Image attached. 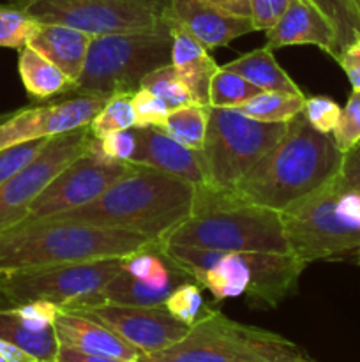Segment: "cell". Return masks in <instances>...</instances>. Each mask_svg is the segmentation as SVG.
Segmentation results:
<instances>
[{
  "instance_id": "1",
  "label": "cell",
  "mask_w": 360,
  "mask_h": 362,
  "mask_svg": "<svg viewBox=\"0 0 360 362\" xmlns=\"http://www.w3.org/2000/svg\"><path fill=\"white\" fill-rule=\"evenodd\" d=\"M342 156L332 134L314 129L300 112L288 122L284 136L233 191L221 197L282 212L334 179L341 170Z\"/></svg>"
},
{
  "instance_id": "2",
  "label": "cell",
  "mask_w": 360,
  "mask_h": 362,
  "mask_svg": "<svg viewBox=\"0 0 360 362\" xmlns=\"http://www.w3.org/2000/svg\"><path fill=\"white\" fill-rule=\"evenodd\" d=\"M194 197V184L150 166L134 165L90 204L52 218L120 228L164 240L193 214Z\"/></svg>"
},
{
  "instance_id": "3",
  "label": "cell",
  "mask_w": 360,
  "mask_h": 362,
  "mask_svg": "<svg viewBox=\"0 0 360 362\" xmlns=\"http://www.w3.org/2000/svg\"><path fill=\"white\" fill-rule=\"evenodd\" d=\"M159 253L207 288L214 300L247 296L258 308H275L295 292L306 267L292 253H219L161 243Z\"/></svg>"
},
{
  "instance_id": "4",
  "label": "cell",
  "mask_w": 360,
  "mask_h": 362,
  "mask_svg": "<svg viewBox=\"0 0 360 362\" xmlns=\"http://www.w3.org/2000/svg\"><path fill=\"white\" fill-rule=\"evenodd\" d=\"M141 233L44 218L21 221L0 232V267L7 271L76 262L124 258L161 246Z\"/></svg>"
},
{
  "instance_id": "5",
  "label": "cell",
  "mask_w": 360,
  "mask_h": 362,
  "mask_svg": "<svg viewBox=\"0 0 360 362\" xmlns=\"http://www.w3.org/2000/svg\"><path fill=\"white\" fill-rule=\"evenodd\" d=\"M162 243L219 253H289L281 214L196 187L193 214Z\"/></svg>"
},
{
  "instance_id": "6",
  "label": "cell",
  "mask_w": 360,
  "mask_h": 362,
  "mask_svg": "<svg viewBox=\"0 0 360 362\" xmlns=\"http://www.w3.org/2000/svg\"><path fill=\"white\" fill-rule=\"evenodd\" d=\"M279 214L289 253L304 267L360 250V191L342 187L337 175Z\"/></svg>"
},
{
  "instance_id": "7",
  "label": "cell",
  "mask_w": 360,
  "mask_h": 362,
  "mask_svg": "<svg viewBox=\"0 0 360 362\" xmlns=\"http://www.w3.org/2000/svg\"><path fill=\"white\" fill-rule=\"evenodd\" d=\"M141 357L148 362H314L284 336L240 324L208 308L186 338Z\"/></svg>"
},
{
  "instance_id": "8",
  "label": "cell",
  "mask_w": 360,
  "mask_h": 362,
  "mask_svg": "<svg viewBox=\"0 0 360 362\" xmlns=\"http://www.w3.org/2000/svg\"><path fill=\"white\" fill-rule=\"evenodd\" d=\"M172 30L162 16L152 28L92 37L73 92L104 95L136 92L148 73L172 64Z\"/></svg>"
},
{
  "instance_id": "9",
  "label": "cell",
  "mask_w": 360,
  "mask_h": 362,
  "mask_svg": "<svg viewBox=\"0 0 360 362\" xmlns=\"http://www.w3.org/2000/svg\"><path fill=\"white\" fill-rule=\"evenodd\" d=\"M288 122H261L233 108H208L205 187L226 194L284 136Z\"/></svg>"
},
{
  "instance_id": "10",
  "label": "cell",
  "mask_w": 360,
  "mask_h": 362,
  "mask_svg": "<svg viewBox=\"0 0 360 362\" xmlns=\"http://www.w3.org/2000/svg\"><path fill=\"white\" fill-rule=\"evenodd\" d=\"M120 271L122 258L16 269L0 279V297L13 304L48 300L71 311L102 303V288Z\"/></svg>"
},
{
  "instance_id": "11",
  "label": "cell",
  "mask_w": 360,
  "mask_h": 362,
  "mask_svg": "<svg viewBox=\"0 0 360 362\" xmlns=\"http://www.w3.org/2000/svg\"><path fill=\"white\" fill-rule=\"evenodd\" d=\"M92 141L90 126L52 136L30 165L0 184V232L25 221L32 202L66 166L83 156Z\"/></svg>"
},
{
  "instance_id": "12",
  "label": "cell",
  "mask_w": 360,
  "mask_h": 362,
  "mask_svg": "<svg viewBox=\"0 0 360 362\" xmlns=\"http://www.w3.org/2000/svg\"><path fill=\"white\" fill-rule=\"evenodd\" d=\"M35 21L59 23L97 35L152 28L161 16L129 0H13Z\"/></svg>"
},
{
  "instance_id": "13",
  "label": "cell",
  "mask_w": 360,
  "mask_h": 362,
  "mask_svg": "<svg viewBox=\"0 0 360 362\" xmlns=\"http://www.w3.org/2000/svg\"><path fill=\"white\" fill-rule=\"evenodd\" d=\"M133 163L113 161L97 151L95 138L83 156L62 170L32 202L25 221L44 219L90 204L113 182L133 170Z\"/></svg>"
},
{
  "instance_id": "14",
  "label": "cell",
  "mask_w": 360,
  "mask_h": 362,
  "mask_svg": "<svg viewBox=\"0 0 360 362\" xmlns=\"http://www.w3.org/2000/svg\"><path fill=\"white\" fill-rule=\"evenodd\" d=\"M71 311L101 322L127 343L136 346L143 356L161 352L175 345L186 338L191 329L184 322L173 318L164 306H124L102 300Z\"/></svg>"
},
{
  "instance_id": "15",
  "label": "cell",
  "mask_w": 360,
  "mask_h": 362,
  "mask_svg": "<svg viewBox=\"0 0 360 362\" xmlns=\"http://www.w3.org/2000/svg\"><path fill=\"white\" fill-rule=\"evenodd\" d=\"M108 98L109 95L104 94H78L0 117V151L21 141L52 138L88 126Z\"/></svg>"
},
{
  "instance_id": "16",
  "label": "cell",
  "mask_w": 360,
  "mask_h": 362,
  "mask_svg": "<svg viewBox=\"0 0 360 362\" xmlns=\"http://www.w3.org/2000/svg\"><path fill=\"white\" fill-rule=\"evenodd\" d=\"M60 308L48 300L13 304L0 297V339L13 343L41 362H55L59 339L55 318Z\"/></svg>"
},
{
  "instance_id": "17",
  "label": "cell",
  "mask_w": 360,
  "mask_h": 362,
  "mask_svg": "<svg viewBox=\"0 0 360 362\" xmlns=\"http://www.w3.org/2000/svg\"><path fill=\"white\" fill-rule=\"evenodd\" d=\"M162 18L186 28L208 52L254 32L251 18L229 13L212 0H169Z\"/></svg>"
},
{
  "instance_id": "18",
  "label": "cell",
  "mask_w": 360,
  "mask_h": 362,
  "mask_svg": "<svg viewBox=\"0 0 360 362\" xmlns=\"http://www.w3.org/2000/svg\"><path fill=\"white\" fill-rule=\"evenodd\" d=\"M136 152L131 163L161 170L196 187L205 184V161L201 152L184 147L162 127H136Z\"/></svg>"
},
{
  "instance_id": "19",
  "label": "cell",
  "mask_w": 360,
  "mask_h": 362,
  "mask_svg": "<svg viewBox=\"0 0 360 362\" xmlns=\"http://www.w3.org/2000/svg\"><path fill=\"white\" fill-rule=\"evenodd\" d=\"M265 34L267 45L272 49L282 46L313 45L335 60L341 53L334 27L309 0H289L282 16L275 21L274 27L265 30Z\"/></svg>"
},
{
  "instance_id": "20",
  "label": "cell",
  "mask_w": 360,
  "mask_h": 362,
  "mask_svg": "<svg viewBox=\"0 0 360 362\" xmlns=\"http://www.w3.org/2000/svg\"><path fill=\"white\" fill-rule=\"evenodd\" d=\"M55 334L60 345L74 346L83 352L116 357V359L131 362L138 361L143 356L136 346L127 343L101 322L73 313V311L60 310L56 313Z\"/></svg>"
},
{
  "instance_id": "21",
  "label": "cell",
  "mask_w": 360,
  "mask_h": 362,
  "mask_svg": "<svg viewBox=\"0 0 360 362\" xmlns=\"http://www.w3.org/2000/svg\"><path fill=\"white\" fill-rule=\"evenodd\" d=\"M166 20V18H164ZM172 30V66L186 83L194 103L210 106V81L217 73L219 66L208 55V49L194 39L186 28L166 20Z\"/></svg>"
},
{
  "instance_id": "22",
  "label": "cell",
  "mask_w": 360,
  "mask_h": 362,
  "mask_svg": "<svg viewBox=\"0 0 360 362\" xmlns=\"http://www.w3.org/2000/svg\"><path fill=\"white\" fill-rule=\"evenodd\" d=\"M90 41L92 35L76 30V28L37 21L27 46L52 60L76 85L78 78L81 76V71H83L85 60H87Z\"/></svg>"
},
{
  "instance_id": "23",
  "label": "cell",
  "mask_w": 360,
  "mask_h": 362,
  "mask_svg": "<svg viewBox=\"0 0 360 362\" xmlns=\"http://www.w3.org/2000/svg\"><path fill=\"white\" fill-rule=\"evenodd\" d=\"M222 69L232 71L239 76L246 78L253 85L265 92H289V94H304L293 78L279 66L274 53L268 45L244 53L239 59L221 66Z\"/></svg>"
},
{
  "instance_id": "24",
  "label": "cell",
  "mask_w": 360,
  "mask_h": 362,
  "mask_svg": "<svg viewBox=\"0 0 360 362\" xmlns=\"http://www.w3.org/2000/svg\"><path fill=\"white\" fill-rule=\"evenodd\" d=\"M18 73L28 95L34 99H49L73 92L74 83L59 66L35 52L30 46L20 49Z\"/></svg>"
},
{
  "instance_id": "25",
  "label": "cell",
  "mask_w": 360,
  "mask_h": 362,
  "mask_svg": "<svg viewBox=\"0 0 360 362\" xmlns=\"http://www.w3.org/2000/svg\"><path fill=\"white\" fill-rule=\"evenodd\" d=\"M172 288H157L152 286L150 283L141 281L134 278L129 272L122 271L102 288V299L108 303L124 304V306H143V308H155L164 306L166 299L172 293Z\"/></svg>"
},
{
  "instance_id": "26",
  "label": "cell",
  "mask_w": 360,
  "mask_h": 362,
  "mask_svg": "<svg viewBox=\"0 0 360 362\" xmlns=\"http://www.w3.org/2000/svg\"><path fill=\"white\" fill-rule=\"evenodd\" d=\"M306 94H289V92H261L249 101L239 105L236 112L244 113L261 122H289L304 108Z\"/></svg>"
},
{
  "instance_id": "27",
  "label": "cell",
  "mask_w": 360,
  "mask_h": 362,
  "mask_svg": "<svg viewBox=\"0 0 360 362\" xmlns=\"http://www.w3.org/2000/svg\"><path fill=\"white\" fill-rule=\"evenodd\" d=\"M208 108L210 106H201L198 103H191V105L172 110L162 129L173 140L182 144L184 147L201 152L205 147V138H207Z\"/></svg>"
},
{
  "instance_id": "28",
  "label": "cell",
  "mask_w": 360,
  "mask_h": 362,
  "mask_svg": "<svg viewBox=\"0 0 360 362\" xmlns=\"http://www.w3.org/2000/svg\"><path fill=\"white\" fill-rule=\"evenodd\" d=\"M133 94L134 92H116V94L109 95L101 112L88 124L94 138L101 140V138L116 133V131L131 129V127L136 126Z\"/></svg>"
},
{
  "instance_id": "29",
  "label": "cell",
  "mask_w": 360,
  "mask_h": 362,
  "mask_svg": "<svg viewBox=\"0 0 360 362\" xmlns=\"http://www.w3.org/2000/svg\"><path fill=\"white\" fill-rule=\"evenodd\" d=\"M325 14L337 35L339 52L360 39V13L353 0H309ZM339 53V55H341Z\"/></svg>"
},
{
  "instance_id": "30",
  "label": "cell",
  "mask_w": 360,
  "mask_h": 362,
  "mask_svg": "<svg viewBox=\"0 0 360 362\" xmlns=\"http://www.w3.org/2000/svg\"><path fill=\"white\" fill-rule=\"evenodd\" d=\"M261 92H263L261 88L247 81L246 78L219 66L217 73L210 81V106L212 108H236Z\"/></svg>"
},
{
  "instance_id": "31",
  "label": "cell",
  "mask_w": 360,
  "mask_h": 362,
  "mask_svg": "<svg viewBox=\"0 0 360 362\" xmlns=\"http://www.w3.org/2000/svg\"><path fill=\"white\" fill-rule=\"evenodd\" d=\"M141 88H147V90L154 92L155 95L162 99L166 103V106L172 110L180 108V106H186L194 103L193 95H191L189 88L186 87L180 76L176 74V71L173 69V66L159 67V69L152 71L147 76L141 80Z\"/></svg>"
},
{
  "instance_id": "32",
  "label": "cell",
  "mask_w": 360,
  "mask_h": 362,
  "mask_svg": "<svg viewBox=\"0 0 360 362\" xmlns=\"http://www.w3.org/2000/svg\"><path fill=\"white\" fill-rule=\"evenodd\" d=\"M35 25L37 21L14 4L0 6V48H25Z\"/></svg>"
},
{
  "instance_id": "33",
  "label": "cell",
  "mask_w": 360,
  "mask_h": 362,
  "mask_svg": "<svg viewBox=\"0 0 360 362\" xmlns=\"http://www.w3.org/2000/svg\"><path fill=\"white\" fill-rule=\"evenodd\" d=\"M164 308L173 318L184 322V324L191 327L201 317L205 310L201 286L194 281L182 283V285H179L169 293V297L164 303Z\"/></svg>"
},
{
  "instance_id": "34",
  "label": "cell",
  "mask_w": 360,
  "mask_h": 362,
  "mask_svg": "<svg viewBox=\"0 0 360 362\" xmlns=\"http://www.w3.org/2000/svg\"><path fill=\"white\" fill-rule=\"evenodd\" d=\"M49 138H37V140L21 141V144L2 148L0 151V184L30 165L41 154Z\"/></svg>"
},
{
  "instance_id": "35",
  "label": "cell",
  "mask_w": 360,
  "mask_h": 362,
  "mask_svg": "<svg viewBox=\"0 0 360 362\" xmlns=\"http://www.w3.org/2000/svg\"><path fill=\"white\" fill-rule=\"evenodd\" d=\"M332 138L342 154L360 141V92H352L332 131Z\"/></svg>"
},
{
  "instance_id": "36",
  "label": "cell",
  "mask_w": 360,
  "mask_h": 362,
  "mask_svg": "<svg viewBox=\"0 0 360 362\" xmlns=\"http://www.w3.org/2000/svg\"><path fill=\"white\" fill-rule=\"evenodd\" d=\"M133 110L136 126L134 127H164L169 108L159 95L147 88H138L133 94Z\"/></svg>"
},
{
  "instance_id": "37",
  "label": "cell",
  "mask_w": 360,
  "mask_h": 362,
  "mask_svg": "<svg viewBox=\"0 0 360 362\" xmlns=\"http://www.w3.org/2000/svg\"><path fill=\"white\" fill-rule=\"evenodd\" d=\"M341 106L335 101H332L330 98L311 95V98H306V101H304L302 113L314 129L332 134L339 117H341Z\"/></svg>"
},
{
  "instance_id": "38",
  "label": "cell",
  "mask_w": 360,
  "mask_h": 362,
  "mask_svg": "<svg viewBox=\"0 0 360 362\" xmlns=\"http://www.w3.org/2000/svg\"><path fill=\"white\" fill-rule=\"evenodd\" d=\"M95 145H97V151L104 158L113 159V161L131 163L138 145L136 127L116 131V133L108 134V136L101 138V140L95 138Z\"/></svg>"
},
{
  "instance_id": "39",
  "label": "cell",
  "mask_w": 360,
  "mask_h": 362,
  "mask_svg": "<svg viewBox=\"0 0 360 362\" xmlns=\"http://www.w3.org/2000/svg\"><path fill=\"white\" fill-rule=\"evenodd\" d=\"M289 0H249L254 30H268L282 16Z\"/></svg>"
},
{
  "instance_id": "40",
  "label": "cell",
  "mask_w": 360,
  "mask_h": 362,
  "mask_svg": "<svg viewBox=\"0 0 360 362\" xmlns=\"http://www.w3.org/2000/svg\"><path fill=\"white\" fill-rule=\"evenodd\" d=\"M337 180L346 189L360 191V141L342 156Z\"/></svg>"
},
{
  "instance_id": "41",
  "label": "cell",
  "mask_w": 360,
  "mask_h": 362,
  "mask_svg": "<svg viewBox=\"0 0 360 362\" xmlns=\"http://www.w3.org/2000/svg\"><path fill=\"white\" fill-rule=\"evenodd\" d=\"M337 62L348 76L352 92H360V39L342 49L341 55L337 57Z\"/></svg>"
},
{
  "instance_id": "42",
  "label": "cell",
  "mask_w": 360,
  "mask_h": 362,
  "mask_svg": "<svg viewBox=\"0 0 360 362\" xmlns=\"http://www.w3.org/2000/svg\"><path fill=\"white\" fill-rule=\"evenodd\" d=\"M55 362H131V361L116 359V357H108V356H99V354L83 352V350L74 349V346L60 345L59 343V352H56Z\"/></svg>"
},
{
  "instance_id": "43",
  "label": "cell",
  "mask_w": 360,
  "mask_h": 362,
  "mask_svg": "<svg viewBox=\"0 0 360 362\" xmlns=\"http://www.w3.org/2000/svg\"><path fill=\"white\" fill-rule=\"evenodd\" d=\"M0 362H39L35 357H32L30 354H27L25 350L18 349L13 343L6 341V339H0Z\"/></svg>"
},
{
  "instance_id": "44",
  "label": "cell",
  "mask_w": 360,
  "mask_h": 362,
  "mask_svg": "<svg viewBox=\"0 0 360 362\" xmlns=\"http://www.w3.org/2000/svg\"><path fill=\"white\" fill-rule=\"evenodd\" d=\"M212 2L217 4V6H221L222 9L229 11V13L239 14V16L251 18L249 0H212Z\"/></svg>"
},
{
  "instance_id": "45",
  "label": "cell",
  "mask_w": 360,
  "mask_h": 362,
  "mask_svg": "<svg viewBox=\"0 0 360 362\" xmlns=\"http://www.w3.org/2000/svg\"><path fill=\"white\" fill-rule=\"evenodd\" d=\"M129 2H134L138 4V6L147 7L148 11L155 13L157 16H162V13H164L166 7H168L169 0H129Z\"/></svg>"
},
{
  "instance_id": "46",
  "label": "cell",
  "mask_w": 360,
  "mask_h": 362,
  "mask_svg": "<svg viewBox=\"0 0 360 362\" xmlns=\"http://www.w3.org/2000/svg\"><path fill=\"white\" fill-rule=\"evenodd\" d=\"M7 274V269H4V267H0V279L4 278V276Z\"/></svg>"
},
{
  "instance_id": "47",
  "label": "cell",
  "mask_w": 360,
  "mask_h": 362,
  "mask_svg": "<svg viewBox=\"0 0 360 362\" xmlns=\"http://www.w3.org/2000/svg\"><path fill=\"white\" fill-rule=\"evenodd\" d=\"M353 4H355V7L359 9V13H360V0H353Z\"/></svg>"
},
{
  "instance_id": "48",
  "label": "cell",
  "mask_w": 360,
  "mask_h": 362,
  "mask_svg": "<svg viewBox=\"0 0 360 362\" xmlns=\"http://www.w3.org/2000/svg\"><path fill=\"white\" fill-rule=\"evenodd\" d=\"M134 362H148V361H145L143 357H140V359H138V361H134Z\"/></svg>"
},
{
  "instance_id": "49",
  "label": "cell",
  "mask_w": 360,
  "mask_h": 362,
  "mask_svg": "<svg viewBox=\"0 0 360 362\" xmlns=\"http://www.w3.org/2000/svg\"><path fill=\"white\" fill-rule=\"evenodd\" d=\"M39 362H41V361H39Z\"/></svg>"
}]
</instances>
